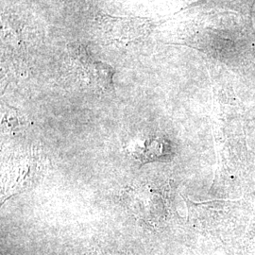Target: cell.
<instances>
[{
  "instance_id": "cell-1",
  "label": "cell",
  "mask_w": 255,
  "mask_h": 255,
  "mask_svg": "<svg viewBox=\"0 0 255 255\" xmlns=\"http://www.w3.org/2000/svg\"><path fill=\"white\" fill-rule=\"evenodd\" d=\"M165 143L159 137H145L131 142L128 146V153L141 164L157 161L165 155Z\"/></svg>"
},
{
  "instance_id": "cell-2",
  "label": "cell",
  "mask_w": 255,
  "mask_h": 255,
  "mask_svg": "<svg viewBox=\"0 0 255 255\" xmlns=\"http://www.w3.org/2000/svg\"><path fill=\"white\" fill-rule=\"evenodd\" d=\"M96 255H134L129 253H124V252H117V251H103V252H99Z\"/></svg>"
}]
</instances>
